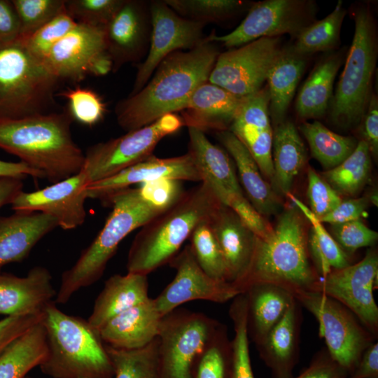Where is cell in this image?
I'll list each match as a JSON object with an SVG mask.
<instances>
[{"mask_svg": "<svg viewBox=\"0 0 378 378\" xmlns=\"http://www.w3.org/2000/svg\"><path fill=\"white\" fill-rule=\"evenodd\" d=\"M247 309V297L245 293H239L232 299L229 316L233 323L234 335L231 340L230 378H255L249 351Z\"/></svg>", "mask_w": 378, "mask_h": 378, "instance_id": "ab89813d", "label": "cell"}, {"mask_svg": "<svg viewBox=\"0 0 378 378\" xmlns=\"http://www.w3.org/2000/svg\"><path fill=\"white\" fill-rule=\"evenodd\" d=\"M20 22V36L26 38L66 10V0H11Z\"/></svg>", "mask_w": 378, "mask_h": 378, "instance_id": "ee69618b", "label": "cell"}, {"mask_svg": "<svg viewBox=\"0 0 378 378\" xmlns=\"http://www.w3.org/2000/svg\"><path fill=\"white\" fill-rule=\"evenodd\" d=\"M150 13L145 3L124 0L104 27L107 51L114 71L125 63L139 60L145 54L150 37Z\"/></svg>", "mask_w": 378, "mask_h": 378, "instance_id": "ffe728a7", "label": "cell"}, {"mask_svg": "<svg viewBox=\"0 0 378 378\" xmlns=\"http://www.w3.org/2000/svg\"><path fill=\"white\" fill-rule=\"evenodd\" d=\"M60 95L67 101V113L72 120L92 127L104 119L106 104L94 90L76 87L62 92Z\"/></svg>", "mask_w": 378, "mask_h": 378, "instance_id": "f6af8a7d", "label": "cell"}, {"mask_svg": "<svg viewBox=\"0 0 378 378\" xmlns=\"http://www.w3.org/2000/svg\"><path fill=\"white\" fill-rule=\"evenodd\" d=\"M231 356V340L226 326L220 323L195 360L191 378H230Z\"/></svg>", "mask_w": 378, "mask_h": 378, "instance_id": "60d3db41", "label": "cell"}, {"mask_svg": "<svg viewBox=\"0 0 378 378\" xmlns=\"http://www.w3.org/2000/svg\"><path fill=\"white\" fill-rule=\"evenodd\" d=\"M267 86L243 98L229 128L252 155L265 179L274 185L273 130Z\"/></svg>", "mask_w": 378, "mask_h": 378, "instance_id": "d6986e66", "label": "cell"}, {"mask_svg": "<svg viewBox=\"0 0 378 378\" xmlns=\"http://www.w3.org/2000/svg\"><path fill=\"white\" fill-rule=\"evenodd\" d=\"M293 295L301 307L315 316L328 352L350 374L376 338L335 299L316 290L298 291Z\"/></svg>", "mask_w": 378, "mask_h": 378, "instance_id": "30bf717a", "label": "cell"}, {"mask_svg": "<svg viewBox=\"0 0 378 378\" xmlns=\"http://www.w3.org/2000/svg\"><path fill=\"white\" fill-rule=\"evenodd\" d=\"M301 306L295 300L283 317L257 345L260 358L273 378H291L299 358Z\"/></svg>", "mask_w": 378, "mask_h": 378, "instance_id": "4316f807", "label": "cell"}, {"mask_svg": "<svg viewBox=\"0 0 378 378\" xmlns=\"http://www.w3.org/2000/svg\"><path fill=\"white\" fill-rule=\"evenodd\" d=\"M20 22L12 3L9 0H0V43L20 36Z\"/></svg>", "mask_w": 378, "mask_h": 378, "instance_id": "680465c9", "label": "cell"}, {"mask_svg": "<svg viewBox=\"0 0 378 378\" xmlns=\"http://www.w3.org/2000/svg\"><path fill=\"white\" fill-rule=\"evenodd\" d=\"M377 195V192H374L369 198V200L375 206H377L378 203Z\"/></svg>", "mask_w": 378, "mask_h": 378, "instance_id": "be15d7a7", "label": "cell"}, {"mask_svg": "<svg viewBox=\"0 0 378 378\" xmlns=\"http://www.w3.org/2000/svg\"><path fill=\"white\" fill-rule=\"evenodd\" d=\"M161 178L202 181V176L188 153L167 158H159L152 155L109 178L89 185L88 196L99 200L103 204L118 191L134 184H142Z\"/></svg>", "mask_w": 378, "mask_h": 378, "instance_id": "44dd1931", "label": "cell"}, {"mask_svg": "<svg viewBox=\"0 0 378 378\" xmlns=\"http://www.w3.org/2000/svg\"><path fill=\"white\" fill-rule=\"evenodd\" d=\"M124 0H66V13L77 22L105 27Z\"/></svg>", "mask_w": 378, "mask_h": 378, "instance_id": "c3c4849f", "label": "cell"}, {"mask_svg": "<svg viewBox=\"0 0 378 378\" xmlns=\"http://www.w3.org/2000/svg\"><path fill=\"white\" fill-rule=\"evenodd\" d=\"M76 24L77 22L65 10L24 38L25 44L34 56L43 62L51 48Z\"/></svg>", "mask_w": 378, "mask_h": 378, "instance_id": "bcb514c9", "label": "cell"}, {"mask_svg": "<svg viewBox=\"0 0 378 378\" xmlns=\"http://www.w3.org/2000/svg\"><path fill=\"white\" fill-rule=\"evenodd\" d=\"M46 332L41 321L9 343L0 352V378H24L45 360Z\"/></svg>", "mask_w": 378, "mask_h": 378, "instance_id": "d6a6232c", "label": "cell"}, {"mask_svg": "<svg viewBox=\"0 0 378 378\" xmlns=\"http://www.w3.org/2000/svg\"><path fill=\"white\" fill-rule=\"evenodd\" d=\"M299 130L307 141L312 156L328 170L342 163L358 144L354 138L336 134L318 121L304 122Z\"/></svg>", "mask_w": 378, "mask_h": 378, "instance_id": "d590c367", "label": "cell"}, {"mask_svg": "<svg viewBox=\"0 0 378 378\" xmlns=\"http://www.w3.org/2000/svg\"><path fill=\"white\" fill-rule=\"evenodd\" d=\"M354 19V38L330 113L332 122L342 129L353 128L361 122L372 95L377 56L375 23L370 10L360 7Z\"/></svg>", "mask_w": 378, "mask_h": 378, "instance_id": "ba28073f", "label": "cell"}, {"mask_svg": "<svg viewBox=\"0 0 378 378\" xmlns=\"http://www.w3.org/2000/svg\"><path fill=\"white\" fill-rule=\"evenodd\" d=\"M246 294L248 336L256 346L283 317L295 297L290 290L270 283L250 286Z\"/></svg>", "mask_w": 378, "mask_h": 378, "instance_id": "f546056e", "label": "cell"}, {"mask_svg": "<svg viewBox=\"0 0 378 378\" xmlns=\"http://www.w3.org/2000/svg\"><path fill=\"white\" fill-rule=\"evenodd\" d=\"M219 54L206 38L191 50L169 54L139 91L118 103L115 111L120 127L130 132L181 111L195 90L208 82Z\"/></svg>", "mask_w": 378, "mask_h": 378, "instance_id": "6da1fadb", "label": "cell"}, {"mask_svg": "<svg viewBox=\"0 0 378 378\" xmlns=\"http://www.w3.org/2000/svg\"><path fill=\"white\" fill-rule=\"evenodd\" d=\"M103 204L111 206L112 211L94 239L75 264L63 272L55 301L59 304L66 303L79 289L97 281L122 240L163 211L146 202L139 188L118 191Z\"/></svg>", "mask_w": 378, "mask_h": 378, "instance_id": "8992f818", "label": "cell"}, {"mask_svg": "<svg viewBox=\"0 0 378 378\" xmlns=\"http://www.w3.org/2000/svg\"><path fill=\"white\" fill-rule=\"evenodd\" d=\"M164 3L179 15L205 24L223 20L239 10L244 3L237 0H167Z\"/></svg>", "mask_w": 378, "mask_h": 378, "instance_id": "7bdbcfd3", "label": "cell"}, {"mask_svg": "<svg viewBox=\"0 0 378 378\" xmlns=\"http://www.w3.org/2000/svg\"><path fill=\"white\" fill-rule=\"evenodd\" d=\"M188 128V153L202 176V181L211 186L222 204L230 195H244L227 154L213 144L204 132L194 127Z\"/></svg>", "mask_w": 378, "mask_h": 378, "instance_id": "83f0119b", "label": "cell"}, {"mask_svg": "<svg viewBox=\"0 0 378 378\" xmlns=\"http://www.w3.org/2000/svg\"><path fill=\"white\" fill-rule=\"evenodd\" d=\"M209 224L223 256L227 281L234 287L249 268L256 237L223 204L210 218Z\"/></svg>", "mask_w": 378, "mask_h": 378, "instance_id": "603a6c76", "label": "cell"}, {"mask_svg": "<svg viewBox=\"0 0 378 378\" xmlns=\"http://www.w3.org/2000/svg\"><path fill=\"white\" fill-rule=\"evenodd\" d=\"M59 81L21 36L0 43V119L46 113Z\"/></svg>", "mask_w": 378, "mask_h": 378, "instance_id": "52a82bcc", "label": "cell"}, {"mask_svg": "<svg viewBox=\"0 0 378 378\" xmlns=\"http://www.w3.org/2000/svg\"><path fill=\"white\" fill-rule=\"evenodd\" d=\"M220 323L183 309L164 315L158 336L160 378H191L195 360Z\"/></svg>", "mask_w": 378, "mask_h": 378, "instance_id": "8fae6325", "label": "cell"}, {"mask_svg": "<svg viewBox=\"0 0 378 378\" xmlns=\"http://www.w3.org/2000/svg\"><path fill=\"white\" fill-rule=\"evenodd\" d=\"M378 276V255L375 250L367 251L358 262L332 270L320 278L316 291L340 302L349 309L377 339L378 307L373 290Z\"/></svg>", "mask_w": 378, "mask_h": 378, "instance_id": "5bb4252c", "label": "cell"}, {"mask_svg": "<svg viewBox=\"0 0 378 378\" xmlns=\"http://www.w3.org/2000/svg\"><path fill=\"white\" fill-rule=\"evenodd\" d=\"M349 374L322 349L312 358L309 365L297 377L291 378H348Z\"/></svg>", "mask_w": 378, "mask_h": 378, "instance_id": "db71d44e", "label": "cell"}, {"mask_svg": "<svg viewBox=\"0 0 378 378\" xmlns=\"http://www.w3.org/2000/svg\"><path fill=\"white\" fill-rule=\"evenodd\" d=\"M371 169V153L365 141L360 140L342 163L323 173V178L338 194L354 196L366 184Z\"/></svg>", "mask_w": 378, "mask_h": 378, "instance_id": "74e56055", "label": "cell"}, {"mask_svg": "<svg viewBox=\"0 0 378 378\" xmlns=\"http://www.w3.org/2000/svg\"><path fill=\"white\" fill-rule=\"evenodd\" d=\"M309 258L302 218L297 210H286L267 237H256L249 268L234 288L242 293L254 284L270 283L293 294L316 291L320 276Z\"/></svg>", "mask_w": 378, "mask_h": 378, "instance_id": "277c9868", "label": "cell"}, {"mask_svg": "<svg viewBox=\"0 0 378 378\" xmlns=\"http://www.w3.org/2000/svg\"><path fill=\"white\" fill-rule=\"evenodd\" d=\"M150 47L144 61L139 66L130 94L139 91L149 80L158 64L169 54L188 50L203 41L204 24L185 18L164 1L151 3Z\"/></svg>", "mask_w": 378, "mask_h": 378, "instance_id": "9a60e30c", "label": "cell"}, {"mask_svg": "<svg viewBox=\"0 0 378 378\" xmlns=\"http://www.w3.org/2000/svg\"><path fill=\"white\" fill-rule=\"evenodd\" d=\"M341 53L329 55L313 69L298 94L295 111L301 118H318L328 110L333 84L342 62Z\"/></svg>", "mask_w": 378, "mask_h": 378, "instance_id": "836d02e7", "label": "cell"}, {"mask_svg": "<svg viewBox=\"0 0 378 378\" xmlns=\"http://www.w3.org/2000/svg\"><path fill=\"white\" fill-rule=\"evenodd\" d=\"M183 125L181 115L169 113L148 125L95 144L87 149L81 171L89 185L109 178L151 156L160 140Z\"/></svg>", "mask_w": 378, "mask_h": 378, "instance_id": "9c48e42d", "label": "cell"}, {"mask_svg": "<svg viewBox=\"0 0 378 378\" xmlns=\"http://www.w3.org/2000/svg\"><path fill=\"white\" fill-rule=\"evenodd\" d=\"M306 66V57L285 48L272 66L267 80L270 96V116L275 125L286 119L289 105Z\"/></svg>", "mask_w": 378, "mask_h": 378, "instance_id": "e575fe53", "label": "cell"}, {"mask_svg": "<svg viewBox=\"0 0 378 378\" xmlns=\"http://www.w3.org/2000/svg\"><path fill=\"white\" fill-rule=\"evenodd\" d=\"M243 98L206 82L195 90L181 116L186 126L204 132L229 130Z\"/></svg>", "mask_w": 378, "mask_h": 378, "instance_id": "d4e9b609", "label": "cell"}, {"mask_svg": "<svg viewBox=\"0 0 378 378\" xmlns=\"http://www.w3.org/2000/svg\"><path fill=\"white\" fill-rule=\"evenodd\" d=\"M43 312L7 316L0 320V352L13 340L42 319Z\"/></svg>", "mask_w": 378, "mask_h": 378, "instance_id": "11a10c76", "label": "cell"}, {"mask_svg": "<svg viewBox=\"0 0 378 378\" xmlns=\"http://www.w3.org/2000/svg\"><path fill=\"white\" fill-rule=\"evenodd\" d=\"M287 196L309 220L312 224L310 234L331 270H339L351 265L347 253L341 248L310 209L291 193L288 194Z\"/></svg>", "mask_w": 378, "mask_h": 378, "instance_id": "7dc6e473", "label": "cell"}, {"mask_svg": "<svg viewBox=\"0 0 378 378\" xmlns=\"http://www.w3.org/2000/svg\"><path fill=\"white\" fill-rule=\"evenodd\" d=\"M162 316L154 299L135 305L108 320L99 330L104 344L132 350L153 342L159 334Z\"/></svg>", "mask_w": 378, "mask_h": 378, "instance_id": "cb8c5ba5", "label": "cell"}, {"mask_svg": "<svg viewBox=\"0 0 378 378\" xmlns=\"http://www.w3.org/2000/svg\"><path fill=\"white\" fill-rule=\"evenodd\" d=\"M345 15L342 1H339L328 16L304 28L295 36L294 43L289 48L303 57L335 48L340 43V30Z\"/></svg>", "mask_w": 378, "mask_h": 378, "instance_id": "8d00e7d4", "label": "cell"}, {"mask_svg": "<svg viewBox=\"0 0 378 378\" xmlns=\"http://www.w3.org/2000/svg\"><path fill=\"white\" fill-rule=\"evenodd\" d=\"M88 186L85 174L80 171L41 190H22L11 202V208L15 211L48 214L57 220L62 229L73 230L85 220Z\"/></svg>", "mask_w": 378, "mask_h": 378, "instance_id": "e0dca14e", "label": "cell"}, {"mask_svg": "<svg viewBox=\"0 0 378 378\" xmlns=\"http://www.w3.org/2000/svg\"><path fill=\"white\" fill-rule=\"evenodd\" d=\"M104 27L77 23L59 41L43 60L60 80L80 82L93 61L107 53Z\"/></svg>", "mask_w": 378, "mask_h": 378, "instance_id": "ac0fdd59", "label": "cell"}, {"mask_svg": "<svg viewBox=\"0 0 378 378\" xmlns=\"http://www.w3.org/2000/svg\"><path fill=\"white\" fill-rule=\"evenodd\" d=\"M284 49L279 36L232 48L218 55L208 82L239 97L252 94L262 88Z\"/></svg>", "mask_w": 378, "mask_h": 378, "instance_id": "7c38bea8", "label": "cell"}, {"mask_svg": "<svg viewBox=\"0 0 378 378\" xmlns=\"http://www.w3.org/2000/svg\"><path fill=\"white\" fill-rule=\"evenodd\" d=\"M274 185L284 195L290 193L295 177L307 161V149L295 125L284 120L273 131Z\"/></svg>", "mask_w": 378, "mask_h": 378, "instance_id": "1f68e13d", "label": "cell"}, {"mask_svg": "<svg viewBox=\"0 0 378 378\" xmlns=\"http://www.w3.org/2000/svg\"><path fill=\"white\" fill-rule=\"evenodd\" d=\"M307 179L309 209L319 219L337 207L342 199L337 191L312 168L308 171Z\"/></svg>", "mask_w": 378, "mask_h": 378, "instance_id": "f907efd6", "label": "cell"}, {"mask_svg": "<svg viewBox=\"0 0 378 378\" xmlns=\"http://www.w3.org/2000/svg\"><path fill=\"white\" fill-rule=\"evenodd\" d=\"M57 227L55 218L41 212L15 211L0 216V269L24 260L35 245Z\"/></svg>", "mask_w": 378, "mask_h": 378, "instance_id": "484cf974", "label": "cell"}, {"mask_svg": "<svg viewBox=\"0 0 378 378\" xmlns=\"http://www.w3.org/2000/svg\"><path fill=\"white\" fill-rule=\"evenodd\" d=\"M368 204V201L365 197L342 200L332 211L318 220L321 223H328L330 225L360 220L365 211Z\"/></svg>", "mask_w": 378, "mask_h": 378, "instance_id": "9f6ffc18", "label": "cell"}, {"mask_svg": "<svg viewBox=\"0 0 378 378\" xmlns=\"http://www.w3.org/2000/svg\"><path fill=\"white\" fill-rule=\"evenodd\" d=\"M205 181L141 227L130 248L127 271L148 275L172 260L195 228L221 205Z\"/></svg>", "mask_w": 378, "mask_h": 378, "instance_id": "3957f363", "label": "cell"}, {"mask_svg": "<svg viewBox=\"0 0 378 378\" xmlns=\"http://www.w3.org/2000/svg\"><path fill=\"white\" fill-rule=\"evenodd\" d=\"M22 179L16 178H0V208L11 204L15 197L22 190Z\"/></svg>", "mask_w": 378, "mask_h": 378, "instance_id": "6125c7cd", "label": "cell"}, {"mask_svg": "<svg viewBox=\"0 0 378 378\" xmlns=\"http://www.w3.org/2000/svg\"><path fill=\"white\" fill-rule=\"evenodd\" d=\"M56 295L50 272L44 267H34L23 277L0 273V314L41 313Z\"/></svg>", "mask_w": 378, "mask_h": 378, "instance_id": "7402d4cb", "label": "cell"}, {"mask_svg": "<svg viewBox=\"0 0 378 378\" xmlns=\"http://www.w3.org/2000/svg\"><path fill=\"white\" fill-rule=\"evenodd\" d=\"M348 378H378L377 342H374L364 351Z\"/></svg>", "mask_w": 378, "mask_h": 378, "instance_id": "91938a15", "label": "cell"}, {"mask_svg": "<svg viewBox=\"0 0 378 378\" xmlns=\"http://www.w3.org/2000/svg\"><path fill=\"white\" fill-rule=\"evenodd\" d=\"M67 111L0 119V148L18 157L55 183L79 173L85 153L71 132Z\"/></svg>", "mask_w": 378, "mask_h": 378, "instance_id": "7a4b0ae2", "label": "cell"}, {"mask_svg": "<svg viewBox=\"0 0 378 378\" xmlns=\"http://www.w3.org/2000/svg\"><path fill=\"white\" fill-rule=\"evenodd\" d=\"M28 176L36 178H45L43 173L22 161L12 162L0 160V178L8 177L22 179Z\"/></svg>", "mask_w": 378, "mask_h": 378, "instance_id": "94428289", "label": "cell"}, {"mask_svg": "<svg viewBox=\"0 0 378 378\" xmlns=\"http://www.w3.org/2000/svg\"><path fill=\"white\" fill-rule=\"evenodd\" d=\"M209 219L195 228L189 237V246L198 265L209 276L216 281L228 282L223 256Z\"/></svg>", "mask_w": 378, "mask_h": 378, "instance_id": "b9f144b4", "label": "cell"}, {"mask_svg": "<svg viewBox=\"0 0 378 378\" xmlns=\"http://www.w3.org/2000/svg\"><path fill=\"white\" fill-rule=\"evenodd\" d=\"M24 378H30V377H24Z\"/></svg>", "mask_w": 378, "mask_h": 378, "instance_id": "e7e4bbea", "label": "cell"}, {"mask_svg": "<svg viewBox=\"0 0 378 378\" xmlns=\"http://www.w3.org/2000/svg\"><path fill=\"white\" fill-rule=\"evenodd\" d=\"M48 353L41 370L52 378H113V367L99 332L66 314L55 301L43 310Z\"/></svg>", "mask_w": 378, "mask_h": 378, "instance_id": "5b68a950", "label": "cell"}, {"mask_svg": "<svg viewBox=\"0 0 378 378\" xmlns=\"http://www.w3.org/2000/svg\"><path fill=\"white\" fill-rule=\"evenodd\" d=\"M223 204L231 209L256 237L265 239L271 234L273 228L244 195H230Z\"/></svg>", "mask_w": 378, "mask_h": 378, "instance_id": "f5cc1de1", "label": "cell"}, {"mask_svg": "<svg viewBox=\"0 0 378 378\" xmlns=\"http://www.w3.org/2000/svg\"><path fill=\"white\" fill-rule=\"evenodd\" d=\"M331 235L346 253L372 246L378 239L376 231L369 228L360 220L331 225Z\"/></svg>", "mask_w": 378, "mask_h": 378, "instance_id": "681fc988", "label": "cell"}, {"mask_svg": "<svg viewBox=\"0 0 378 378\" xmlns=\"http://www.w3.org/2000/svg\"><path fill=\"white\" fill-rule=\"evenodd\" d=\"M363 140L368 144L370 153L374 156L378 153V100L372 94L365 113L362 118Z\"/></svg>", "mask_w": 378, "mask_h": 378, "instance_id": "6f0895ef", "label": "cell"}, {"mask_svg": "<svg viewBox=\"0 0 378 378\" xmlns=\"http://www.w3.org/2000/svg\"><path fill=\"white\" fill-rule=\"evenodd\" d=\"M115 378H160L158 337L146 346L132 350L106 345Z\"/></svg>", "mask_w": 378, "mask_h": 378, "instance_id": "f35d334b", "label": "cell"}, {"mask_svg": "<svg viewBox=\"0 0 378 378\" xmlns=\"http://www.w3.org/2000/svg\"><path fill=\"white\" fill-rule=\"evenodd\" d=\"M316 5L307 0H266L254 4L239 25L227 34L206 39L234 48L262 37L296 36L315 22Z\"/></svg>", "mask_w": 378, "mask_h": 378, "instance_id": "4fadbf2b", "label": "cell"}, {"mask_svg": "<svg viewBox=\"0 0 378 378\" xmlns=\"http://www.w3.org/2000/svg\"><path fill=\"white\" fill-rule=\"evenodd\" d=\"M169 264L176 270L175 277L154 299L162 316L188 302L203 300L224 303L239 294L232 284L209 276L198 265L189 245Z\"/></svg>", "mask_w": 378, "mask_h": 378, "instance_id": "2e32d148", "label": "cell"}, {"mask_svg": "<svg viewBox=\"0 0 378 378\" xmlns=\"http://www.w3.org/2000/svg\"><path fill=\"white\" fill-rule=\"evenodd\" d=\"M148 275L129 273L114 274L104 283L87 320L99 332L111 318L146 301L149 298Z\"/></svg>", "mask_w": 378, "mask_h": 378, "instance_id": "f1b7e54d", "label": "cell"}, {"mask_svg": "<svg viewBox=\"0 0 378 378\" xmlns=\"http://www.w3.org/2000/svg\"><path fill=\"white\" fill-rule=\"evenodd\" d=\"M217 137L232 157L251 204L263 216L276 214L280 202L248 150L229 130L217 132Z\"/></svg>", "mask_w": 378, "mask_h": 378, "instance_id": "4dcf8cb0", "label": "cell"}, {"mask_svg": "<svg viewBox=\"0 0 378 378\" xmlns=\"http://www.w3.org/2000/svg\"><path fill=\"white\" fill-rule=\"evenodd\" d=\"M181 181L161 178L141 184L142 198L153 206L164 211L174 205L185 192Z\"/></svg>", "mask_w": 378, "mask_h": 378, "instance_id": "816d5d0a", "label": "cell"}]
</instances>
